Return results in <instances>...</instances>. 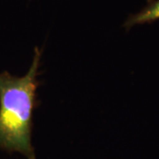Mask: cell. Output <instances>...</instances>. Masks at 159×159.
Returning a JSON list of instances; mask_svg holds the SVG:
<instances>
[{"label":"cell","instance_id":"obj_2","mask_svg":"<svg viewBox=\"0 0 159 159\" xmlns=\"http://www.w3.org/2000/svg\"><path fill=\"white\" fill-rule=\"evenodd\" d=\"M159 20V0L149 1L142 11L132 14L124 23L125 29H130L134 26L151 23Z\"/></svg>","mask_w":159,"mask_h":159},{"label":"cell","instance_id":"obj_1","mask_svg":"<svg viewBox=\"0 0 159 159\" xmlns=\"http://www.w3.org/2000/svg\"><path fill=\"white\" fill-rule=\"evenodd\" d=\"M42 51L35 48L28 74L16 77L0 74V149L36 159L32 145L33 111L37 105L36 90Z\"/></svg>","mask_w":159,"mask_h":159}]
</instances>
